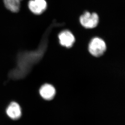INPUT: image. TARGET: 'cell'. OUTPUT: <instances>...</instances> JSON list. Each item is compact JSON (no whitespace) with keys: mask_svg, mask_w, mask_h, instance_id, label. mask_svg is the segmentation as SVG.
Here are the masks:
<instances>
[{"mask_svg":"<svg viewBox=\"0 0 125 125\" xmlns=\"http://www.w3.org/2000/svg\"><path fill=\"white\" fill-rule=\"evenodd\" d=\"M40 51L20 52L17 56L15 67L10 71L8 77L13 80H19L25 78L29 73L33 66L39 61L42 56Z\"/></svg>","mask_w":125,"mask_h":125,"instance_id":"6da1fadb","label":"cell"},{"mask_svg":"<svg viewBox=\"0 0 125 125\" xmlns=\"http://www.w3.org/2000/svg\"><path fill=\"white\" fill-rule=\"evenodd\" d=\"M106 49V44L104 41L98 37H95L92 39L89 45V52L95 57L102 56Z\"/></svg>","mask_w":125,"mask_h":125,"instance_id":"7a4b0ae2","label":"cell"},{"mask_svg":"<svg viewBox=\"0 0 125 125\" xmlns=\"http://www.w3.org/2000/svg\"><path fill=\"white\" fill-rule=\"evenodd\" d=\"M79 21L81 24L84 28L92 29L97 26L99 23V18L96 13H90L86 11L81 16Z\"/></svg>","mask_w":125,"mask_h":125,"instance_id":"3957f363","label":"cell"},{"mask_svg":"<svg viewBox=\"0 0 125 125\" xmlns=\"http://www.w3.org/2000/svg\"><path fill=\"white\" fill-rule=\"evenodd\" d=\"M31 11L36 15H40L46 10L47 3L45 0H31L28 4Z\"/></svg>","mask_w":125,"mask_h":125,"instance_id":"277c9868","label":"cell"},{"mask_svg":"<svg viewBox=\"0 0 125 125\" xmlns=\"http://www.w3.org/2000/svg\"><path fill=\"white\" fill-rule=\"evenodd\" d=\"M58 39L60 45L67 48L71 47L75 41L73 33L67 30L61 32L58 35Z\"/></svg>","mask_w":125,"mask_h":125,"instance_id":"5b68a950","label":"cell"},{"mask_svg":"<svg viewBox=\"0 0 125 125\" xmlns=\"http://www.w3.org/2000/svg\"><path fill=\"white\" fill-rule=\"evenodd\" d=\"M7 116L13 120H17L21 115V110L19 104L15 102H12L6 109Z\"/></svg>","mask_w":125,"mask_h":125,"instance_id":"8992f818","label":"cell"},{"mask_svg":"<svg viewBox=\"0 0 125 125\" xmlns=\"http://www.w3.org/2000/svg\"><path fill=\"white\" fill-rule=\"evenodd\" d=\"M39 93L43 99L50 100L54 97L56 90L52 85L46 84L41 87L39 90Z\"/></svg>","mask_w":125,"mask_h":125,"instance_id":"52a82bcc","label":"cell"},{"mask_svg":"<svg viewBox=\"0 0 125 125\" xmlns=\"http://www.w3.org/2000/svg\"><path fill=\"white\" fill-rule=\"evenodd\" d=\"M22 0H3L4 3L6 8L13 12L19 11L20 3Z\"/></svg>","mask_w":125,"mask_h":125,"instance_id":"ba28073f","label":"cell"}]
</instances>
